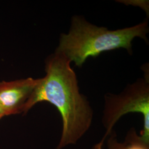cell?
<instances>
[{
    "mask_svg": "<svg viewBox=\"0 0 149 149\" xmlns=\"http://www.w3.org/2000/svg\"><path fill=\"white\" fill-rule=\"evenodd\" d=\"M71 61L56 49L45 61V76L39 81L27 102L23 113L39 102H48L56 108L62 119L63 129L57 149L76 144L90 129L93 110L81 93Z\"/></svg>",
    "mask_w": 149,
    "mask_h": 149,
    "instance_id": "obj_1",
    "label": "cell"
},
{
    "mask_svg": "<svg viewBox=\"0 0 149 149\" xmlns=\"http://www.w3.org/2000/svg\"><path fill=\"white\" fill-rule=\"evenodd\" d=\"M149 32L147 20L132 27L109 30L91 23L84 16L74 15L68 33L60 34L56 49L76 66L81 68L88 58H95L105 52L123 48L132 55L133 40L140 38L148 43Z\"/></svg>",
    "mask_w": 149,
    "mask_h": 149,
    "instance_id": "obj_2",
    "label": "cell"
},
{
    "mask_svg": "<svg viewBox=\"0 0 149 149\" xmlns=\"http://www.w3.org/2000/svg\"><path fill=\"white\" fill-rule=\"evenodd\" d=\"M130 113H141L143 116L144 126L140 135L149 142V80L147 74L129 84L118 94L104 95V105L102 123L105 133L101 141L93 149H103L107 137L120 118Z\"/></svg>",
    "mask_w": 149,
    "mask_h": 149,
    "instance_id": "obj_3",
    "label": "cell"
},
{
    "mask_svg": "<svg viewBox=\"0 0 149 149\" xmlns=\"http://www.w3.org/2000/svg\"><path fill=\"white\" fill-rule=\"evenodd\" d=\"M39 78L28 77L11 81H0V108L6 116L23 113L24 109Z\"/></svg>",
    "mask_w": 149,
    "mask_h": 149,
    "instance_id": "obj_4",
    "label": "cell"
},
{
    "mask_svg": "<svg viewBox=\"0 0 149 149\" xmlns=\"http://www.w3.org/2000/svg\"><path fill=\"white\" fill-rule=\"evenodd\" d=\"M106 141L108 149H149V142L138 135L134 128L128 131L123 142L118 141L117 134L114 129L109 134Z\"/></svg>",
    "mask_w": 149,
    "mask_h": 149,
    "instance_id": "obj_5",
    "label": "cell"
},
{
    "mask_svg": "<svg viewBox=\"0 0 149 149\" xmlns=\"http://www.w3.org/2000/svg\"><path fill=\"white\" fill-rule=\"evenodd\" d=\"M5 114L4 112H3V111L0 108V119L3 117H5Z\"/></svg>",
    "mask_w": 149,
    "mask_h": 149,
    "instance_id": "obj_6",
    "label": "cell"
}]
</instances>
